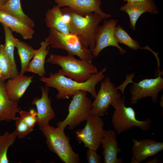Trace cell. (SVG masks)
Wrapping results in <instances>:
<instances>
[{"instance_id":"1","label":"cell","mask_w":163,"mask_h":163,"mask_svg":"<svg viewBox=\"0 0 163 163\" xmlns=\"http://www.w3.org/2000/svg\"><path fill=\"white\" fill-rule=\"evenodd\" d=\"M107 70L106 67L104 68L83 82H77L65 76L61 69L54 73H51L48 77H40V80L45 83L46 87L54 88L58 91L56 95L57 99H65L72 97L79 91H86L94 98L97 94L96 85L104 78V74Z\"/></svg>"},{"instance_id":"2","label":"cell","mask_w":163,"mask_h":163,"mask_svg":"<svg viewBox=\"0 0 163 163\" xmlns=\"http://www.w3.org/2000/svg\"><path fill=\"white\" fill-rule=\"evenodd\" d=\"M68 24L70 33L76 35L86 48L91 50L95 48V35L100 22L103 20L101 15L93 12L85 16L75 12L69 7L61 9Z\"/></svg>"},{"instance_id":"3","label":"cell","mask_w":163,"mask_h":163,"mask_svg":"<svg viewBox=\"0 0 163 163\" xmlns=\"http://www.w3.org/2000/svg\"><path fill=\"white\" fill-rule=\"evenodd\" d=\"M46 62L58 65L65 76L80 82L86 81L98 72L97 67L91 63L77 59L69 54L65 56L51 54Z\"/></svg>"},{"instance_id":"4","label":"cell","mask_w":163,"mask_h":163,"mask_svg":"<svg viewBox=\"0 0 163 163\" xmlns=\"http://www.w3.org/2000/svg\"><path fill=\"white\" fill-rule=\"evenodd\" d=\"M64 129L49 125L40 129L46 138L48 148L65 163H80L81 161L78 154L73 150L70 139Z\"/></svg>"},{"instance_id":"5","label":"cell","mask_w":163,"mask_h":163,"mask_svg":"<svg viewBox=\"0 0 163 163\" xmlns=\"http://www.w3.org/2000/svg\"><path fill=\"white\" fill-rule=\"evenodd\" d=\"M124 102V99L120 97L111 105L115 109L111 122L116 133L121 134L134 126L142 130L148 131L151 123V119L148 117L144 120H137L134 109L126 107Z\"/></svg>"},{"instance_id":"6","label":"cell","mask_w":163,"mask_h":163,"mask_svg":"<svg viewBox=\"0 0 163 163\" xmlns=\"http://www.w3.org/2000/svg\"><path fill=\"white\" fill-rule=\"evenodd\" d=\"M46 38L50 47L65 50L69 54L77 56L80 59L90 62H92L94 57L91 50L85 47L75 35L63 34L54 28H50Z\"/></svg>"},{"instance_id":"7","label":"cell","mask_w":163,"mask_h":163,"mask_svg":"<svg viewBox=\"0 0 163 163\" xmlns=\"http://www.w3.org/2000/svg\"><path fill=\"white\" fill-rule=\"evenodd\" d=\"M87 92L85 91H79L72 97L67 115L63 121L58 122L57 126L64 129L68 126V129L72 130L87 120L91 114L92 103L87 96Z\"/></svg>"},{"instance_id":"8","label":"cell","mask_w":163,"mask_h":163,"mask_svg":"<svg viewBox=\"0 0 163 163\" xmlns=\"http://www.w3.org/2000/svg\"><path fill=\"white\" fill-rule=\"evenodd\" d=\"M85 127L76 132V139L84 147L97 151L101 145L106 130L104 129V122L101 117L91 114L87 120Z\"/></svg>"},{"instance_id":"9","label":"cell","mask_w":163,"mask_h":163,"mask_svg":"<svg viewBox=\"0 0 163 163\" xmlns=\"http://www.w3.org/2000/svg\"><path fill=\"white\" fill-rule=\"evenodd\" d=\"M101 82L100 89L92 103L91 114L102 117L121 95L109 77Z\"/></svg>"},{"instance_id":"10","label":"cell","mask_w":163,"mask_h":163,"mask_svg":"<svg viewBox=\"0 0 163 163\" xmlns=\"http://www.w3.org/2000/svg\"><path fill=\"white\" fill-rule=\"evenodd\" d=\"M160 72L157 77L154 78L145 79L138 82H133L130 88L131 104H136L138 101L146 97H151L153 104L158 101V93L163 89V78Z\"/></svg>"},{"instance_id":"11","label":"cell","mask_w":163,"mask_h":163,"mask_svg":"<svg viewBox=\"0 0 163 163\" xmlns=\"http://www.w3.org/2000/svg\"><path fill=\"white\" fill-rule=\"evenodd\" d=\"M117 23L114 19L105 20L103 24L97 27L95 35V46L91 50L93 57H97L103 49L110 46L117 47L121 54L126 53V50L119 45L114 37V30Z\"/></svg>"},{"instance_id":"12","label":"cell","mask_w":163,"mask_h":163,"mask_svg":"<svg viewBox=\"0 0 163 163\" xmlns=\"http://www.w3.org/2000/svg\"><path fill=\"white\" fill-rule=\"evenodd\" d=\"M53 0L59 7H69L77 13L83 16L95 12L101 15L104 20L112 17L111 14L105 13L101 9V0Z\"/></svg>"},{"instance_id":"13","label":"cell","mask_w":163,"mask_h":163,"mask_svg":"<svg viewBox=\"0 0 163 163\" xmlns=\"http://www.w3.org/2000/svg\"><path fill=\"white\" fill-rule=\"evenodd\" d=\"M40 87L42 93L41 97L34 98L31 104L36 106L37 123L40 129L49 125L50 121L55 117V113L51 107L50 99L49 97V88L43 86Z\"/></svg>"},{"instance_id":"14","label":"cell","mask_w":163,"mask_h":163,"mask_svg":"<svg viewBox=\"0 0 163 163\" xmlns=\"http://www.w3.org/2000/svg\"><path fill=\"white\" fill-rule=\"evenodd\" d=\"M133 144L132 147V156L138 163L141 162L148 158L155 156L163 150V142L152 138L138 140L132 139Z\"/></svg>"},{"instance_id":"15","label":"cell","mask_w":163,"mask_h":163,"mask_svg":"<svg viewBox=\"0 0 163 163\" xmlns=\"http://www.w3.org/2000/svg\"><path fill=\"white\" fill-rule=\"evenodd\" d=\"M119 9L126 13L128 15L130 26L133 31H136V22L142 14L148 12L156 14L158 12V8L154 0H144L137 3L127 2L120 7Z\"/></svg>"},{"instance_id":"16","label":"cell","mask_w":163,"mask_h":163,"mask_svg":"<svg viewBox=\"0 0 163 163\" xmlns=\"http://www.w3.org/2000/svg\"><path fill=\"white\" fill-rule=\"evenodd\" d=\"M117 134L114 129H109L106 131L102 140L104 163L123 162L121 158L117 157V154L120 153L121 150L118 146Z\"/></svg>"},{"instance_id":"17","label":"cell","mask_w":163,"mask_h":163,"mask_svg":"<svg viewBox=\"0 0 163 163\" xmlns=\"http://www.w3.org/2000/svg\"><path fill=\"white\" fill-rule=\"evenodd\" d=\"M34 76L19 74L14 78H9L5 82V85L8 97L12 100L18 101L32 82Z\"/></svg>"},{"instance_id":"18","label":"cell","mask_w":163,"mask_h":163,"mask_svg":"<svg viewBox=\"0 0 163 163\" xmlns=\"http://www.w3.org/2000/svg\"><path fill=\"white\" fill-rule=\"evenodd\" d=\"M5 81L0 78V121L15 120L16 115L21 110L18 101L10 99L5 90Z\"/></svg>"},{"instance_id":"19","label":"cell","mask_w":163,"mask_h":163,"mask_svg":"<svg viewBox=\"0 0 163 163\" xmlns=\"http://www.w3.org/2000/svg\"><path fill=\"white\" fill-rule=\"evenodd\" d=\"M40 46L37 50H34L32 60L30 62L26 72H30L38 75L40 77L46 75L44 65L45 59L49 54V44L47 38L40 43Z\"/></svg>"},{"instance_id":"20","label":"cell","mask_w":163,"mask_h":163,"mask_svg":"<svg viewBox=\"0 0 163 163\" xmlns=\"http://www.w3.org/2000/svg\"><path fill=\"white\" fill-rule=\"evenodd\" d=\"M0 22L7 26L12 32H15L25 40L33 38L35 31L17 18L0 10Z\"/></svg>"},{"instance_id":"21","label":"cell","mask_w":163,"mask_h":163,"mask_svg":"<svg viewBox=\"0 0 163 163\" xmlns=\"http://www.w3.org/2000/svg\"><path fill=\"white\" fill-rule=\"evenodd\" d=\"M45 21L46 26L49 28H54L63 34L70 33L64 15L60 8L57 5L47 10L45 15Z\"/></svg>"},{"instance_id":"22","label":"cell","mask_w":163,"mask_h":163,"mask_svg":"<svg viewBox=\"0 0 163 163\" xmlns=\"http://www.w3.org/2000/svg\"><path fill=\"white\" fill-rule=\"evenodd\" d=\"M0 10L17 18L32 28L35 26L34 21L23 12L20 0H8L0 7Z\"/></svg>"},{"instance_id":"23","label":"cell","mask_w":163,"mask_h":163,"mask_svg":"<svg viewBox=\"0 0 163 163\" xmlns=\"http://www.w3.org/2000/svg\"><path fill=\"white\" fill-rule=\"evenodd\" d=\"M15 47L17 49L21 64V70L20 74L24 75L30 60L34 54L33 47L25 42L14 38Z\"/></svg>"},{"instance_id":"24","label":"cell","mask_w":163,"mask_h":163,"mask_svg":"<svg viewBox=\"0 0 163 163\" xmlns=\"http://www.w3.org/2000/svg\"><path fill=\"white\" fill-rule=\"evenodd\" d=\"M2 25L5 35V43L4 45V50L10 58L13 66V73L11 77L10 78H12L19 74L14 58V51L15 47V37L13 35L12 32L9 28L5 25Z\"/></svg>"},{"instance_id":"25","label":"cell","mask_w":163,"mask_h":163,"mask_svg":"<svg viewBox=\"0 0 163 163\" xmlns=\"http://www.w3.org/2000/svg\"><path fill=\"white\" fill-rule=\"evenodd\" d=\"M17 137L14 132L7 131L0 136V163H9L7 152L9 147L13 145Z\"/></svg>"},{"instance_id":"26","label":"cell","mask_w":163,"mask_h":163,"mask_svg":"<svg viewBox=\"0 0 163 163\" xmlns=\"http://www.w3.org/2000/svg\"><path fill=\"white\" fill-rule=\"evenodd\" d=\"M114 35L118 43L124 44L132 50H137L140 48L139 43L132 38L120 25H117L115 27Z\"/></svg>"},{"instance_id":"27","label":"cell","mask_w":163,"mask_h":163,"mask_svg":"<svg viewBox=\"0 0 163 163\" xmlns=\"http://www.w3.org/2000/svg\"><path fill=\"white\" fill-rule=\"evenodd\" d=\"M0 70L2 72L1 78L3 80L11 77L13 71V64L2 44H0Z\"/></svg>"},{"instance_id":"28","label":"cell","mask_w":163,"mask_h":163,"mask_svg":"<svg viewBox=\"0 0 163 163\" xmlns=\"http://www.w3.org/2000/svg\"><path fill=\"white\" fill-rule=\"evenodd\" d=\"M15 120L16 128L14 131L19 138H24L33 131V128L30 127L20 117H16Z\"/></svg>"},{"instance_id":"29","label":"cell","mask_w":163,"mask_h":163,"mask_svg":"<svg viewBox=\"0 0 163 163\" xmlns=\"http://www.w3.org/2000/svg\"><path fill=\"white\" fill-rule=\"evenodd\" d=\"M20 117L30 128H33L38 122L37 112L34 109L29 111L21 110L19 113Z\"/></svg>"},{"instance_id":"30","label":"cell","mask_w":163,"mask_h":163,"mask_svg":"<svg viewBox=\"0 0 163 163\" xmlns=\"http://www.w3.org/2000/svg\"><path fill=\"white\" fill-rule=\"evenodd\" d=\"M86 160L88 163H101L100 156L97 154L96 151L89 149L86 152Z\"/></svg>"},{"instance_id":"31","label":"cell","mask_w":163,"mask_h":163,"mask_svg":"<svg viewBox=\"0 0 163 163\" xmlns=\"http://www.w3.org/2000/svg\"><path fill=\"white\" fill-rule=\"evenodd\" d=\"M161 163L162 162L158 160V157L156 156L153 159L149 161L148 162H146V163Z\"/></svg>"},{"instance_id":"32","label":"cell","mask_w":163,"mask_h":163,"mask_svg":"<svg viewBox=\"0 0 163 163\" xmlns=\"http://www.w3.org/2000/svg\"><path fill=\"white\" fill-rule=\"evenodd\" d=\"M144 0H124V1H126L130 3H137L143 1Z\"/></svg>"},{"instance_id":"33","label":"cell","mask_w":163,"mask_h":163,"mask_svg":"<svg viewBox=\"0 0 163 163\" xmlns=\"http://www.w3.org/2000/svg\"><path fill=\"white\" fill-rule=\"evenodd\" d=\"M159 104L161 107L163 108V95L161 97L159 101Z\"/></svg>"},{"instance_id":"34","label":"cell","mask_w":163,"mask_h":163,"mask_svg":"<svg viewBox=\"0 0 163 163\" xmlns=\"http://www.w3.org/2000/svg\"><path fill=\"white\" fill-rule=\"evenodd\" d=\"M130 162L131 163H138L137 161L132 156Z\"/></svg>"},{"instance_id":"35","label":"cell","mask_w":163,"mask_h":163,"mask_svg":"<svg viewBox=\"0 0 163 163\" xmlns=\"http://www.w3.org/2000/svg\"><path fill=\"white\" fill-rule=\"evenodd\" d=\"M8 0H0V7L4 5Z\"/></svg>"},{"instance_id":"36","label":"cell","mask_w":163,"mask_h":163,"mask_svg":"<svg viewBox=\"0 0 163 163\" xmlns=\"http://www.w3.org/2000/svg\"><path fill=\"white\" fill-rule=\"evenodd\" d=\"M1 77H2V72L1 70H0V78H1Z\"/></svg>"}]
</instances>
